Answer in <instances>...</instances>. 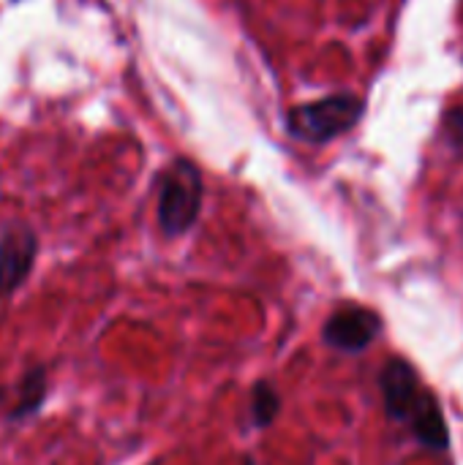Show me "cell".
Listing matches in <instances>:
<instances>
[{
  "label": "cell",
  "mask_w": 463,
  "mask_h": 465,
  "mask_svg": "<svg viewBox=\"0 0 463 465\" xmlns=\"http://www.w3.org/2000/svg\"><path fill=\"white\" fill-rule=\"evenodd\" d=\"M366 114V101L355 93H333L287 112V131L306 144H327L349 134Z\"/></svg>",
  "instance_id": "obj_1"
},
{
  "label": "cell",
  "mask_w": 463,
  "mask_h": 465,
  "mask_svg": "<svg viewBox=\"0 0 463 465\" xmlns=\"http://www.w3.org/2000/svg\"><path fill=\"white\" fill-rule=\"evenodd\" d=\"M202 172L188 158H175L158 177V226L166 237L186 234L202 210Z\"/></svg>",
  "instance_id": "obj_2"
},
{
  "label": "cell",
  "mask_w": 463,
  "mask_h": 465,
  "mask_svg": "<svg viewBox=\"0 0 463 465\" xmlns=\"http://www.w3.org/2000/svg\"><path fill=\"white\" fill-rule=\"evenodd\" d=\"M382 332V316L363 305H341L322 327V338L330 349L344 354L366 351Z\"/></svg>",
  "instance_id": "obj_3"
},
{
  "label": "cell",
  "mask_w": 463,
  "mask_h": 465,
  "mask_svg": "<svg viewBox=\"0 0 463 465\" xmlns=\"http://www.w3.org/2000/svg\"><path fill=\"white\" fill-rule=\"evenodd\" d=\"M38 237L30 226L14 223L0 234V297H11L33 270Z\"/></svg>",
  "instance_id": "obj_4"
},
{
  "label": "cell",
  "mask_w": 463,
  "mask_h": 465,
  "mask_svg": "<svg viewBox=\"0 0 463 465\" xmlns=\"http://www.w3.org/2000/svg\"><path fill=\"white\" fill-rule=\"evenodd\" d=\"M379 390H382L388 417L393 422H409L418 406V398L423 392L415 365L407 362L404 357H390L379 371Z\"/></svg>",
  "instance_id": "obj_5"
},
{
  "label": "cell",
  "mask_w": 463,
  "mask_h": 465,
  "mask_svg": "<svg viewBox=\"0 0 463 465\" xmlns=\"http://www.w3.org/2000/svg\"><path fill=\"white\" fill-rule=\"evenodd\" d=\"M409 425H412V433L420 447H426L431 452H445L450 447V430L445 422V411L434 392H428V390L420 392L418 406L409 417Z\"/></svg>",
  "instance_id": "obj_6"
},
{
  "label": "cell",
  "mask_w": 463,
  "mask_h": 465,
  "mask_svg": "<svg viewBox=\"0 0 463 465\" xmlns=\"http://www.w3.org/2000/svg\"><path fill=\"white\" fill-rule=\"evenodd\" d=\"M44 376H46L44 368H33L30 373H25L22 395H19L16 409L11 411V420H19V417H27L33 411H38V406L44 403V395H46V379Z\"/></svg>",
  "instance_id": "obj_7"
},
{
  "label": "cell",
  "mask_w": 463,
  "mask_h": 465,
  "mask_svg": "<svg viewBox=\"0 0 463 465\" xmlns=\"http://www.w3.org/2000/svg\"><path fill=\"white\" fill-rule=\"evenodd\" d=\"M281 411V398L276 392L273 384L267 381H259L254 387V395H251V417H254V425L257 428H267Z\"/></svg>",
  "instance_id": "obj_8"
},
{
  "label": "cell",
  "mask_w": 463,
  "mask_h": 465,
  "mask_svg": "<svg viewBox=\"0 0 463 465\" xmlns=\"http://www.w3.org/2000/svg\"><path fill=\"white\" fill-rule=\"evenodd\" d=\"M442 134L453 150H463V104L453 106L442 117Z\"/></svg>",
  "instance_id": "obj_9"
},
{
  "label": "cell",
  "mask_w": 463,
  "mask_h": 465,
  "mask_svg": "<svg viewBox=\"0 0 463 465\" xmlns=\"http://www.w3.org/2000/svg\"><path fill=\"white\" fill-rule=\"evenodd\" d=\"M246 465H254V460H246Z\"/></svg>",
  "instance_id": "obj_10"
}]
</instances>
